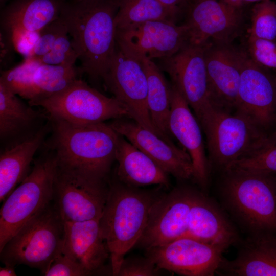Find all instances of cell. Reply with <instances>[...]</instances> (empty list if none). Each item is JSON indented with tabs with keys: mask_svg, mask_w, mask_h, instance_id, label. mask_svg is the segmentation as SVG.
Instances as JSON below:
<instances>
[{
	"mask_svg": "<svg viewBox=\"0 0 276 276\" xmlns=\"http://www.w3.org/2000/svg\"><path fill=\"white\" fill-rule=\"evenodd\" d=\"M118 9L117 0L75 1L62 9L81 71L91 79H102L115 51Z\"/></svg>",
	"mask_w": 276,
	"mask_h": 276,
	"instance_id": "cell-1",
	"label": "cell"
},
{
	"mask_svg": "<svg viewBox=\"0 0 276 276\" xmlns=\"http://www.w3.org/2000/svg\"><path fill=\"white\" fill-rule=\"evenodd\" d=\"M51 147L58 167L105 182L116 160L120 134L109 124L77 125L49 119Z\"/></svg>",
	"mask_w": 276,
	"mask_h": 276,
	"instance_id": "cell-2",
	"label": "cell"
},
{
	"mask_svg": "<svg viewBox=\"0 0 276 276\" xmlns=\"http://www.w3.org/2000/svg\"><path fill=\"white\" fill-rule=\"evenodd\" d=\"M162 195L118 182L109 186L99 219L110 254L111 273L117 275L125 255L135 245L145 228L150 209Z\"/></svg>",
	"mask_w": 276,
	"mask_h": 276,
	"instance_id": "cell-3",
	"label": "cell"
},
{
	"mask_svg": "<svg viewBox=\"0 0 276 276\" xmlns=\"http://www.w3.org/2000/svg\"><path fill=\"white\" fill-rule=\"evenodd\" d=\"M57 166L53 150L40 156L26 178L3 202L0 251L24 225L51 205Z\"/></svg>",
	"mask_w": 276,
	"mask_h": 276,
	"instance_id": "cell-4",
	"label": "cell"
},
{
	"mask_svg": "<svg viewBox=\"0 0 276 276\" xmlns=\"http://www.w3.org/2000/svg\"><path fill=\"white\" fill-rule=\"evenodd\" d=\"M223 193L236 215L257 234L276 231V181L274 174L225 171Z\"/></svg>",
	"mask_w": 276,
	"mask_h": 276,
	"instance_id": "cell-5",
	"label": "cell"
},
{
	"mask_svg": "<svg viewBox=\"0 0 276 276\" xmlns=\"http://www.w3.org/2000/svg\"><path fill=\"white\" fill-rule=\"evenodd\" d=\"M63 222L54 206L24 225L0 251L5 265L24 264L38 268L42 274L62 252Z\"/></svg>",
	"mask_w": 276,
	"mask_h": 276,
	"instance_id": "cell-6",
	"label": "cell"
},
{
	"mask_svg": "<svg viewBox=\"0 0 276 276\" xmlns=\"http://www.w3.org/2000/svg\"><path fill=\"white\" fill-rule=\"evenodd\" d=\"M199 123L206 136L210 161L224 170L267 132L242 113L213 105Z\"/></svg>",
	"mask_w": 276,
	"mask_h": 276,
	"instance_id": "cell-7",
	"label": "cell"
},
{
	"mask_svg": "<svg viewBox=\"0 0 276 276\" xmlns=\"http://www.w3.org/2000/svg\"><path fill=\"white\" fill-rule=\"evenodd\" d=\"M30 105L42 107L49 119L77 125L130 118L123 104L114 97L104 95L79 78L61 91Z\"/></svg>",
	"mask_w": 276,
	"mask_h": 276,
	"instance_id": "cell-8",
	"label": "cell"
},
{
	"mask_svg": "<svg viewBox=\"0 0 276 276\" xmlns=\"http://www.w3.org/2000/svg\"><path fill=\"white\" fill-rule=\"evenodd\" d=\"M102 79L113 97L127 107L130 119L169 143L151 120L147 105V77L140 61L117 44Z\"/></svg>",
	"mask_w": 276,
	"mask_h": 276,
	"instance_id": "cell-9",
	"label": "cell"
},
{
	"mask_svg": "<svg viewBox=\"0 0 276 276\" xmlns=\"http://www.w3.org/2000/svg\"><path fill=\"white\" fill-rule=\"evenodd\" d=\"M109 187L57 166L54 206L63 222L100 219L104 208Z\"/></svg>",
	"mask_w": 276,
	"mask_h": 276,
	"instance_id": "cell-10",
	"label": "cell"
},
{
	"mask_svg": "<svg viewBox=\"0 0 276 276\" xmlns=\"http://www.w3.org/2000/svg\"><path fill=\"white\" fill-rule=\"evenodd\" d=\"M118 47L141 61L172 56L188 43L187 28L169 20L149 21L117 29Z\"/></svg>",
	"mask_w": 276,
	"mask_h": 276,
	"instance_id": "cell-11",
	"label": "cell"
},
{
	"mask_svg": "<svg viewBox=\"0 0 276 276\" xmlns=\"http://www.w3.org/2000/svg\"><path fill=\"white\" fill-rule=\"evenodd\" d=\"M185 25L188 43L204 46L209 42L232 43L243 25L240 8L223 0H193Z\"/></svg>",
	"mask_w": 276,
	"mask_h": 276,
	"instance_id": "cell-12",
	"label": "cell"
},
{
	"mask_svg": "<svg viewBox=\"0 0 276 276\" xmlns=\"http://www.w3.org/2000/svg\"><path fill=\"white\" fill-rule=\"evenodd\" d=\"M195 190L177 188L153 204L144 231L136 245L145 250L183 237L187 231Z\"/></svg>",
	"mask_w": 276,
	"mask_h": 276,
	"instance_id": "cell-13",
	"label": "cell"
},
{
	"mask_svg": "<svg viewBox=\"0 0 276 276\" xmlns=\"http://www.w3.org/2000/svg\"><path fill=\"white\" fill-rule=\"evenodd\" d=\"M224 251L214 245L182 237L146 249L145 256L163 270L184 276H212L216 273Z\"/></svg>",
	"mask_w": 276,
	"mask_h": 276,
	"instance_id": "cell-14",
	"label": "cell"
},
{
	"mask_svg": "<svg viewBox=\"0 0 276 276\" xmlns=\"http://www.w3.org/2000/svg\"><path fill=\"white\" fill-rule=\"evenodd\" d=\"M204 45L188 43L172 56L161 59L163 70L169 75L172 83L192 108L199 122L213 105L204 59Z\"/></svg>",
	"mask_w": 276,
	"mask_h": 276,
	"instance_id": "cell-15",
	"label": "cell"
},
{
	"mask_svg": "<svg viewBox=\"0 0 276 276\" xmlns=\"http://www.w3.org/2000/svg\"><path fill=\"white\" fill-rule=\"evenodd\" d=\"M236 111L264 131L276 124V80L246 54L235 105Z\"/></svg>",
	"mask_w": 276,
	"mask_h": 276,
	"instance_id": "cell-16",
	"label": "cell"
},
{
	"mask_svg": "<svg viewBox=\"0 0 276 276\" xmlns=\"http://www.w3.org/2000/svg\"><path fill=\"white\" fill-rule=\"evenodd\" d=\"M246 52L232 43L209 42L204 45V59L211 102L231 111L235 108Z\"/></svg>",
	"mask_w": 276,
	"mask_h": 276,
	"instance_id": "cell-17",
	"label": "cell"
},
{
	"mask_svg": "<svg viewBox=\"0 0 276 276\" xmlns=\"http://www.w3.org/2000/svg\"><path fill=\"white\" fill-rule=\"evenodd\" d=\"M127 118L114 119L109 124L119 134L147 154L169 175L181 180L193 177L192 162L185 149L168 143L133 120Z\"/></svg>",
	"mask_w": 276,
	"mask_h": 276,
	"instance_id": "cell-18",
	"label": "cell"
},
{
	"mask_svg": "<svg viewBox=\"0 0 276 276\" xmlns=\"http://www.w3.org/2000/svg\"><path fill=\"white\" fill-rule=\"evenodd\" d=\"M169 128L190 155L193 167V178L205 186L209 176V163L205 154L201 126L191 112L188 102L172 83Z\"/></svg>",
	"mask_w": 276,
	"mask_h": 276,
	"instance_id": "cell-19",
	"label": "cell"
},
{
	"mask_svg": "<svg viewBox=\"0 0 276 276\" xmlns=\"http://www.w3.org/2000/svg\"><path fill=\"white\" fill-rule=\"evenodd\" d=\"M99 219L63 222L62 252L80 264L90 275L110 258Z\"/></svg>",
	"mask_w": 276,
	"mask_h": 276,
	"instance_id": "cell-20",
	"label": "cell"
},
{
	"mask_svg": "<svg viewBox=\"0 0 276 276\" xmlns=\"http://www.w3.org/2000/svg\"><path fill=\"white\" fill-rule=\"evenodd\" d=\"M183 237L218 247L225 251L237 240L236 233L220 211L205 196L195 191L188 226Z\"/></svg>",
	"mask_w": 276,
	"mask_h": 276,
	"instance_id": "cell-21",
	"label": "cell"
},
{
	"mask_svg": "<svg viewBox=\"0 0 276 276\" xmlns=\"http://www.w3.org/2000/svg\"><path fill=\"white\" fill-rule=\"evenodd\" d=\"M233 276H276V237L260 233L233 260L222 258L216 272Z\"/></svg>",
	"mask_w": 276,
	"mask_h": 276,
	"instance_id": "cell-22",
	"label": "cell"
},
{
	"mask_svg": "<svg viewBox=\"0 0 276 276\" xmlns=\"http://www.w3.org/2000/svg\"><path fill=\"white\" fill-rule=\"evenodd\" d=\"M118 180L130 187L158 185L169 188V174L128 140L120 135L116 152Z\"/></svg>",
	"mask_w": 276,
	"mask_h": 276,
	"instance_id": "cell-23",
	"label": "cell"
},
{
	"mask_svg": "<svg viewBox=\"0 0 276 276\" xmlns=\"http://www.w3.org/2000/svg\"><path fill=\"white\" fill-rule=\"evenodd\" d=\"M47 129H39L33 134L7 148L0 155V202L29 174L33 157L44 142Z\"/></svg>",
	"mask_w": 276,
	"mask_h": 276,
	"instance_id": "cell-24",
	"label": "cell"
},
{
	"mask_svg": "<svg viewBox=\"0 0 276 276\" xmlns=\"http://www.w3.org/2000/svg\"><path fill=\"white\" fill-rule=\"evenodd\" d=\"M64 4L61 0H14L1 13L2 27L8 34L39 31L60 16Z\"/></svg>",
	"mask_w": 276,
	"mask_h": 276,
	"instance_id": "cell-25",
	"label": "cell"
},
{
	"mask_svg": "<svg viewBox=\"0 0 276 276\" xmlns=\"http://www.w3.org/2000/svg\"><path fill=\"white\" fill-rule=\"evenodd\" d=\"M140 61L147 77V105L152 123L167 142L173 144L170 139L172 135L169 128L171 85L152 60Z\"/></svg>",
	"mask_w": 276,
	"mask_h": 276,
	"instance_id": "cell-26",
	"label": "cell"
},
{
	"mask_svg": "<svg viewBox=\"0 0 276 276\" xmlns=\"http://www.w3.org/2000/svg\"><path fill=\"white\" fill-rule=\"evenodd\" d=\"M0 82V136L9 140L28 132L41 118V114Z\"/></svg>",
	"mask_w": 276,
	"mask_h": 276,
	"instance_id": "cell-27",
	"label": "cell"
},
{
	"mask_svg": "<svg viewBox=\"0 0 276 276\" xmlns=\"http://www.w3.org/2000/svg\"><path fill=\"white\" fill-rule=\"evenodd\" d=\"M118 9L115 17L117 29L154 20L175 22L180 13L157 0H117Z\"/></svg>",
	"mask_w": 276,
	"mask_h": 276,
	"instance_id": "cell-28",
	"label": "cell"
},
{
	"mask_svg": "<svg viewBox=\"0 0 276 276\" xmlns=\"http://www.w3.org/2000/svg\"><path fill=\"white\" fill-rule=\"evenodd\" d=\"M78 79V71L74 66L41 63L33 77L28 104L31 105L61 91Z\"/></svg>",
	"mask_w": 276,
	"mask_h": 276,
	"instance_id": "cell-29",
	"label": "cell"
},
{
	"mask_svg": "<svg viewBox=\"0 0 276 276\" xmlns=\"http://www.w3.org/2000/svg\"><path fill=\"white\" fill-rule=\"evenodd\" d=\"M230 169L276 174V131L266 132L247 153L224 171Z\"/></svg>",
	"mask_w": 276,
	"mask_h": 276,
	"instance_id": "cell-30",
	"label": "cell"
},
{
	"mask_svg": "<svg viewBox=\"0 0 276 276\" xmlns=\"http://www.w3.org/2000/svg\"><path fill=\"white\" fill-rule=\"evenodd\" d=\"M41 64L34 59L25 58L21 64L2 72L0 82L15 94L29 100L34 74Z\"/></svg>",
	"mask_w": 276,
	"mask_h": 276,
	"instance_id": "cell-31",
	"label": "cell"
},
{
	"mask_svg": "<svg viewBox=\"0 0 276 276\" xmlns=\"http://www.w3.org/2000/svg\"><path fill=\"white\" fill-rule=\"evenodd\" d=\"M249 35L276 41V3L264 0L255 4Z\"/></svg>",
	"mask_w": 276,
	"mask_h": 276,
	"instance_id": "cell-32",
	"label": "cell"
},
{
	"mask_svg": "<svg viewBox=\"0 0 276 276\" xmlns=\"http://www.w3.org/2000/svg\"><path fill=\"white\" fill-rule=\"evenodd\" d=\"M68 35L66 32L60 35L51 50L37 60L45 64L74 66L78 56Z\"/></svg>",
	"mask_w": 276,
	"mask_h": 276,
	"instance_id": "cell-33",
	"label": "cell"
},
{
	"mask_svg": "<svg viewBox=\"0 0 276 276\" xmlns=\"http://www.w3.org/2000/svg\"><path fill=\"white\" fill-rule=\"evenodd\" d=\"M248 56L265 68L276 70V41L248 36Z\"/></svg>",
	"mask_w": 276,
	"mask_h": 276,
	"instance_id": "cell-34",
	"label": "cell"
},
{
	"mask_svg": "<svg viewBox=\"0 0 276 276\" xmlns=\"http://www.w3.org/2000/svg\"><path fill=\"white\" fill-rule=\"evenodd\" d=\"M66 32H67L66 26L59 16L40 31L39 36L28 58L37 60L46 54L59 37Z\"/></svg>",
	"mask_w": 276,
	"mask_h": 276,
	"instance_id": "cell-35",
	"label": "cell"
},
{
	"mask_svg": "<svg viewBox=\"0 0 276 276\" xmlns=\"http://www.w3.org/2000/svg\"><path fill=\"white\" fill-rule=\"evenodd\" d=\"M162 270L146 256H131L124 258L117 275L155 276L162 273Z\"/></svg>",
	"mask_w": 276,
	"mask_h": 276,
	"instance_id": "cell-36",
	"label": "cell"
},
{
	"mask_svg": "<svg viewBox=\"0 0 276 276\" xmlns=\"http://www.w3.org/2000/svg\"><path fill=\"white\" fill-rule=\"evenodd\" d=\"M44 276H85L90 275L80 264L63 252L59 254L42 273Z\"/></svg>",
	"mask_w": 276,
	"mask_h": 276,
	"instance_id": "cell-37",
	"label": "cell"
},
{
	"mask_svg": "<svg viewBox=\"0 0 276 276\" xmlns=\"http://www.w3.org/2000/svg\"><path fill=\"white\" fill-rule=\"evenodd\" d=\"M40 31L28 32L22 30L13 31L8 35L14 49L24 56L28 58L39 36Z\"/></svg>",
	"mask_w": 276,
	"mask_h": 276,
	"instance_id": "cell-38",
	"label": "cell"
},
{
	"mask_svg": "<svg viewBox=\"0 0 276 276\" xmlns=\"http://www.w3.org/2000/svg\"><path fill=\"white\" fill-rule=\"evenodd\" d=\"M165 6L180 13L189 0H157Z\"/></svg>",
	"mask_w": 276,
	"mask_h": 276,
	"instance_id": "cell-39",
	"label": "cell"
},
{
	"mask_svg": "<svg viewBox=\"0 0 276 276\" xmlns=\"http://www.w3.org/2000/svg\"><path fill=\"white\" fill-rule=\"evenodd\" d=\"M14 267L11 265H5V267L0 268L1 276H16Z\"/></svg>",
	"mask_w": 276,
	"mask_h": 276,
	"instance_id": "cell-40",
	"label": "cell"
},
{
	"mask_svg": "<svg viewBox=\"0 0 276 276\" xmlns=\"http://www.w3.org/2000/svg\"><path fill=\"white\" fill-rule=\"evenodd\" d=\"M226 3L233 6L241 8L242 5V0H223Z\"/></svg>",
	"mask_w": 276,
	"mask_h": 276,
	"instance_id": "cell-41",
	"label": "cell"
},
{
	"mask_svg": "<svg viewBox=\"0 0 276 276\" xmlns=\"http://www.w3.org/2000/svg\"><path fill=\"white\" fill-rule=\"evenodd\" d=\"M264 0H242V4L244 3H252V2H259Z\"/></svg>",
	"mask_w": 276,
	"mask_h": 276,
	"instance_id": "cell-42",
	"label": "cell"
},
{
	"mask_svg": "<svg viewBox=\"0 0 276 276\" xmlns=\"http://www.w3.org/2000/svg\"><path fill=\"white\" fill-rule=\"evenodd\" d=\"M6 1L7 0H0V5L1 7L3 6Z\"/></svg>",
	"mask_w": 276,
	"mask_h": 276,
	"instance_id": "cell-43",
	"label": "cell"
},
{
	"mask_svg": "<svg viewBox=\"0 0 276 276\" xmlns=\"http://www.w3.org/2000/svg\"><path fill=\"white\" fill-rule=\"evenodd\" d=\"M75 1H81V0H75Z\"/></svg>",
	"mask_w": 276,
	"mask_h": 276,
	"instance_id": "cell-44",
	"label": "cell"
},
{
	"mask_svg": "<svg viewBox=\"0 0 276 276\" xmlns=\"http://www.w3.org/2000/svg\"><path fill=\"white\" fill-rule=\"evenodd\" d=\"M275 181H276V177H275Z\"/></svg>",
	"mask_w": 276,
	"mask_h": 276,
	"instance_id": "cell-45",
	"label": "cell"
},
{
	"mask_svg": "<svg viewBox=\"0 0 276 276\" xmlns=\"http://www.w3.org/2000/svg\"><path fill=\"white\" fill-rule=\"evenodd\" d=\"M190 1H193V0H190Z\"/></svg>",
	"mask_w": 276,
	"mask_h": 276,
	"instance_id": "cell-46",
	"label": "cell"
},
{
	"mask_svg": "<svg viewBox=\"0 0 276 276\" xmlns=\"http://www.w3.org/2000/svg\"><path fill=\"white\" fill-rule=\"evenodd\" d=\"M275 80H276V77H275Z\"/></svg>",
	"mask_w": 276,
	"mask_h": 276,
	"instance_id": "cell-47",
	"label": "cell"
}]
</instances>
